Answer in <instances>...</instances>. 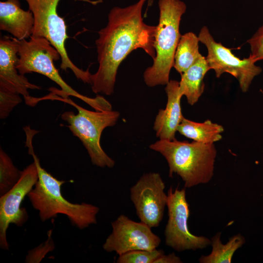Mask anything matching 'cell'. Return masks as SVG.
Masks as SVG:
<instances>
[{"label":"cell","mask_w":263,"mask_h":263,"mask_svg":"<svg viewBox=\"0 0 263 263\" xmlns=\"http://www.w3.org/2000/svg\"><path fill=\"white\" fill-rule=\"evenodd\" d=\"M148 0H139L125 7L115 6L109 13L107 25L98 32L95 41L98 68L91 75L95 94L111 95L119 66L134 50L142 49L153 59L156 26L146 24L142 11Z\"/></svg>","instance_id":"6da1fadb"},{"label":"cell","mask_w":263,"mask_h":263,"mask_svg":"<svg viewBox=\"0 0 263 263\" xmlns=\"http://www.w3.org/2000/svg\"><path fill=\"white\" fill-rule=\"evenodd\" d=\"M34 136L31 133L26 134L25 146L36 164L38 177L27 196L33 207L38 211L40 220L44 222L61 214L66 215L74 225L81 229L96 224L98 207L85 203H72L63 197L61 188L65 181L54 177L41 166L33 149Z\"/></svg>","instance_id":"7a4b0ae2"},{"label":"cell","mask_w":263,"mask_h":263,"mask_svg":"<svg viewBox=\"0 0 263 263\" xmlns=\"http://www.w3.org/2000/svg\"><path fill=\"white\" fill-rule=\"evenodd\" d=\"M150 148L160 153L167 161L169 176L174 173L184 182L185 188L207 184L214 175L217 150L214 143L173 140H159Z\"/></svg>","instance_id":"3957f363"},{"label":"cell","mask_w":263,"mask_h":263,"mask_svg":"<svg viewBox=\"0 0 263 263\" xmlns=\"http://www.w3.org/2000/svg\"><path fill=\"white\" fill-rule=\"evenodd\" d=\"M19 60L17 68L20 74L32 72L45 75L57 84L61 90L51 88V93L68 97L73 96L81 99L97 111L112 110L111 104L104 97L97 95L91 98L83 95L70 86L61 77L54 61L60 59L57 50L44 38L31 37L29 40H19Z\"/></svg>","instance_id":"277c9868"},{"label":"cell","mask_w":263,"mask_h":263,"mask_svg":"<svg viewBox=\"0 0 263 263\" xmlns=\"http://www.w3.org/2000/svg\"><path fill=\"white\" fill-rule=\"evenodd\" d=\"M159 23L154 42L156 56L152 66L145 71L143 78L150 87L167 85L173 66L175 51L181 35L179 31L187 5L181 0H159Z\"/></svg>","instance_id":"5b68a950"},{"label":"cell","mask_w":263,"mask_h":263,"mask_svg":"<svg viewBox=\"0 0 263 263\" xmlns=\"http://www.w3.org/2000/svg\"><path fill=\"white\" fill-rule=\"evenodd\" d=\"M48 99L61 101L76 109L77 114L66 111L62 113L61 119L68 124V128L73 135L81 141L93 165L102 168H113L115 161L102 148L100 138L105 128L116 124L120 117L119 112L113 110L91 111L78 105L68 97L52 93L37 98L38 102Z\"/></svg>","instance_id":"8992f818"},{"label":"cell","mask_w":263,"mask_h":263,"mask_svg":"<svg viewBox=\"0 0 263 263\" xmlns=\"http://www.w3.org/2000/svg\"><path fill=\"white\" fill-rule=\"evenodd\" d=\"M33 13L35 24L31 37L48 39L57 50L60 56V68L71 70L77 78L90 84L91 74L89 69L77 67L69 58L65 48L68 38L67 26L63 18L58 15L57 8L60 0H24Z\"/></svg>","instance_id":"52a82bcc"},{"label":"cell","mask_w":263,"mask_h":263,"mask_svg":"<svg viewBox=\"0 0 263 263\" xmlns=\"http://www.w3.org/2000/svg\"><path fill=\"white\" fill-rule=\"evenodd\" d=\"M167 206L168 220L165 229L166 245L177 251L202 249L211 244V240L191 233L188 227L190 215L186 199L185 188L174 190L171 187L168 191Z\"/></svg>","instance_id":"ba28073f"},{"label":"cell","mask_w":263,"mask_h":263,"mask_svg":"<svg viewBox=\"0 0 263 263\" xmlns=\"http://www.w3.org/2000/svg\"><path fill=\"white\" fill-rule=\"evenodd\" d=\"M198 38L207 48L206 58L216 76L218 78L225 73L231 75L238 81L242 91L246 92L254 77L262 73V68L255 65L250 56L241 59L232 54L231 49L216 42L206 26L201 28Z\"/></svg>","instance_id":"9c48e42d"},{"label":"cell","mask_w":263,"mask_h":263,"mask_svg":"<svg viewBox=\"0 0 263 263\" xmlns=\"http://www.w3.org/2000/svg\"><path fill=\"white\" fill-rule=\"evenodd\" d=\"M160 174H143L130 188V198L140 220L150 228L158 226L163 219L168 194Z\"/></svg>","instance_id":"30bf717a"},{"label":"cell","mask_w":263,"mask_h":263,"mask_svg":"<svg viewBox=\"0 0 263 263\" xmlns=\"http://www.w3.org/2000/svg\"><path fill=\"white\" fill-rule=\"evenodd\" d=\"M112 232L103 244L108 252L121 255L136 250H152L161 243L159 236L143 222H137L121 214L111 223Z\"/></svg>","instance_id":"8fae6325"},{"label":"cell","mask_w":263,"mask_h":263,"mask_svg":"<svg viewBox=\"0 0 263 263\" xmlns=\"http://www.w3.org/2000/svg\"><path fill=\"white\" fill-rule=\"evenodd\" d=\"M38 173L35 163L30 164L22 171L17 183L0 198V246L9 249L6 231L9 225L14 224L21 226L28 216L26 209L21 207L25 197L33 189L38 180Z\"/></svg>","instance_id":"7c38bea8"},{"label":"cell","mask_w":263,"mask_h":263,"mask_svg":"<svg viewBox=\"0 0 263 263\" xmlns=\"http://www.w3.org/2000/svg\"><path fill=\"white\" fill-rule=\"evenodd\" d=\"M19 40L3 37L0 40V89L22 95L24 99L30 96L28 90L40 89L29 81L17 68L19 60Z\"/></svg>","instance_id":"4fadbf2b"},{"label":"cell","mask_w":263,"mask_h":263,"mask_svg":"<svg viewBox=\"0 0 263 263\" xmlns=\"http://www.w3.org/2000/svg\"><path fill=\"white\" fill-rule=\"evenodd\" d=\"M167 103L164 109H160L156 115L153 129L160 140H173L178 127L184 116L181 107L183 95L180 92L179 82L169 80L165 88Z\"/></svg>","instance_id":"5bb4252c"},{"label":"cell","mask_w":263,"mask_h":263,"mask_svg":"<svg viewBox=\"0 0 263 263\" xmlns=\"http://www.w3.org/2000/svg\"><path fill=\"white\" fill-rule=\"evenodd\" d=\"M35 19L32 12L20 7L19 0L0 2V29L11 34L19 40L30 38Z\"/></svg>","instance_id":"9a60e30c"},{"label":"cell","mask_w":263,"mask_h":263,"mask_svg":"<svg viewBox=\"0 0 263 263\" xmlns=\"http://www.w3.org/2000/svg\"><path fill=\"white\" fill-rule=\"evenodd\" d=\"M210 70L205 56L201 55L187 71L181 74L179 88L183 96L185 95L190 105L197 102L203 94L205 84L204 78Z\"/></svg>","instance_id":"2e32d148"},{"label":"cell","mask_w":263,"mask_h":263,"mask_svg":"<svg viewBox=\"0 0 263 263\" xmlns=\"http://www.w3.org/2000/svg\"><path fill=\"white\" fill-rule=\"evenodd\" d=\"M223 127L207 120L204 122H196L184 117L179 124L177 132L181 135L194 141L204 143H214L222 138Z\"/></svg>","instance_id":"e0dca14e"},{"label":"cell","mask_w":263,"mask_h":263,"mask_svg":"<svg viewBox=\"0 0 263 263\" xmlns=\"http://www.w3.org/2000/svg\"><path fill=\"white\" fill-rule=\"evenodd\" d=\"M221 232L217 233L211 239L212 251L207 255H202L200 263H230L234 253L245 243V238L241 234L230 237L225 244L221 240Z\"/></svg>","instance_id":"ac0fdd59"},{"label":"cell","mask_w":263,"mask_h":263,"mask_svg":"<svg viewBox=\"0 0 263 263\" xmlns=\"http://www.w3.org/2000/svg\"><path fill=\"white\" fill-rule=\"evenodd\" d=\"M198 37L192 32L181 35L174 58L173 67L181 75L202 55L199 51Z\"/></svg>","instance_id":"d6986e66"},{"label":"cell","mask_w":263,"mask_h":263,"mask_svg":"<svg viewBox=\"0 0 263 263\" xmlns=\"http://www.w3.org/2000/svg\"><path fill=\"white\" fill-rule=\"evenodd\" d=\"M22 171L13 164L11 158L0 148V195L9 191L19 181Z\"/></svg>","instance_id":"ffe728a7"},{"label":"cell","mask_w":263,"mask_h":263,"mask_svg":"<svg viewBox=\"0 0 263 263\" xmlns=\"http://www.w3.org/2000/svg\"><path fill=\"white\" fill-rule=\"evenodd\" d=\"M164 252L155 249L152 250H136L119 255L117 263H154V261Z\"/></svg>","instance_id":"44dd1931"},{"label":"cell","mask_w":263,"mask_h":263,"mask_svg":"<svg viewBox=\"0 0 263 263\" xmlns=\"http://www.w3.org/2000/svg\"><path fill=\"white\" fill-rule=\"evenodd\" d=\"M22 102L20 94L0 89V118L5 119L13 109Z\"/></svg>","instance_id":"7402d4cb"},{"label":"cell","mask_w":263,"mask_h":263,"mask_svg":"<svg viewBox=\"0 0 263 263\" xmlns=\"http://www.w3.org/2000/svg\"><path fill=\"white\" fill-rule=\"evenodd\" d=\"M251 53L249 56L256 62L263 60V25L247 41Z\"/></svg>","instance_id":"603a6c76"},{"label":"cell","mask_w":263,"mask_h":263,"mask_svg":"<svg viewBox=\"0 0 263 263\" xmlns=\"http://www.w3.org/2000/svg\"><path fill=\"white\" fill-rule=\"evenodd\" d=\"M182 260L174 253L165 255V253L158 257L154 263H181Z\"/></svg>","instance_id":"cb8c5ba5"},{"label":"cell","mask_w":263,"mask_h":263,"mask_svg":"<svg viewBox=\"0 0 263 263\" xmlns=\"http://www.w3.org/2000/svg\"><path fill=\"white\" fill-rule=\"evenodd\" d=\"M153 2V0H148V6H151Z\"/></svg>","instance_id":"d4e9b609"},{"label":"cell","mask_w":263,"mask_h":263,"mask_svg":"<svg viewBox=\"0 0 263 263\" xmlns=\"http://www.w3.org/2000/svg\"><path fill=\"white\" fill-rule=\"evenodd\" d=\"M261 91L262 92V94H263V91L262 90H261Z\"/></svg>","instance_id":"484cf974"}]
</instances>
